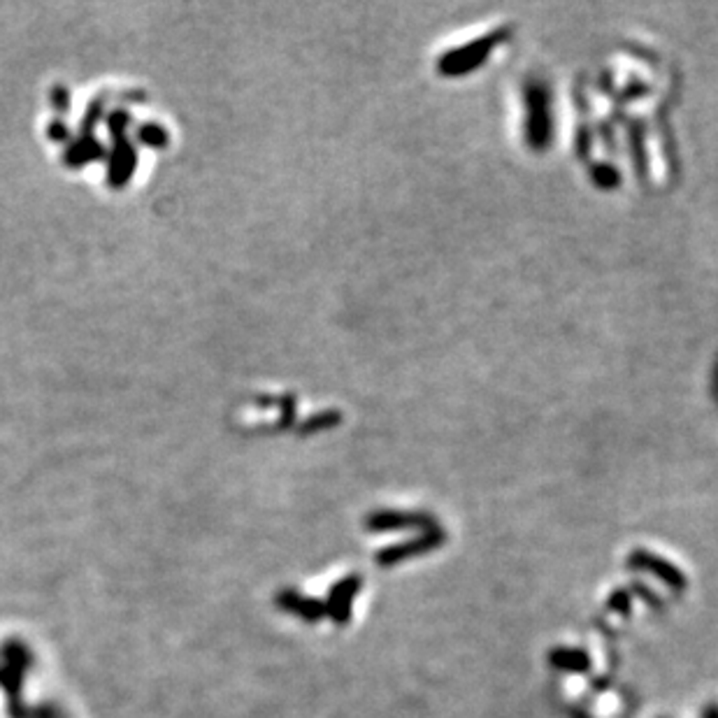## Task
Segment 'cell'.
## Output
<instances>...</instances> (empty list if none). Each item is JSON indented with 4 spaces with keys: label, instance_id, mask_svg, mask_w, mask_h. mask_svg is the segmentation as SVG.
Segmentation results:
<instances>
[{
    "label": "cell",
    "instance_id": "1",
    "mask_svg": "<svg viewBox=\"0 0 718 718\" xmlns=\"http://www.w3.org/2000/svg\"><path fill=\"white\" fill-rule=\"evenodd\" d=\"M507 36H509V31H507V28H502V31H493V33H488L486 37H479V40L470 42V45H466V47L451 49L449 54H445V58H439L437 70L439 73L449 75V77H454V75L470 73L472 67L481 66V63L486 61V54L491 52L497 42L505 40Z\"/></svg>",
    "mask_w": 718,
    "mask_h": 718
},
{
    "label": "cell",
    "instance_id": "2",
    "mask_svg": "<svg viewBox=\"0 0 718 718\" xmlns=\"http://www.w3.org/2000/svg\"><path fill=\"white\" fill-rule=\"evenodd\" d=\"M528 142L535 149H544L549 142V98L547 88L539 82L528 84Z\"/></svg>",
    "mask_w": 718,
    "mask_h": 718
},
{
    "label": "cell",
    "instance_id": "3",
    "mask_svg": "<svg viewBox=\"0 0 718 718\" xmlns=\"http://www.w3.org/2000/svg\"><path fill=\"white\" fill-rule=\"evenodd\" d=\"M631 565L632 568H640V569H649V572L658 574V579H662V581H667L670 586H677V589H682L683 586V577L679 574V569L674 568V565H670L667 560L658 559V556H653V553H644V551H637L635 556L631 559Z\"/></svg>",
    "mask_w": 718,
    "mask_h": 718
},
{
    "label": "cell",
    "instance_id": "4",
    "mask_svg": "<svg viewBox=\"0 0 718 718\" xmlns=\"http://www.w3.org/2000/svg\"><path fill=\"white\" fill-rule=\"evenodd\" d=\"M367 526L373 528V530H398V528L428 526V518L421 517V514H409V512H382V514H374Z\"/></svg>",
    "mask_w": 718,
    "mask_h": 718
},
{
    "label": "cell",
    "instance_id": "5",
    "mask_svg": "<svg viewBox=\"0 0 718 718\" xmlns=\"http://www.w3.org/2000/svg\"><path fill=\"white\" fill-rule=\"evenodd\" d=\"M437 542H439L437 532H430V535H424V538H419L416 542H412V544H400V547H391V549H386V551H382L379 553V563L391 565V563H395V560H403L405 556H409V553L428 551V549H433Z\"/></svg>",
    "mask_w": 718,
    "mask_h": 718
},
{
    "label": "cell",
    "instance_id": "6",
    "mask_svg": "<svg viewBox=\"0 0 718 718\" xmlns=\"http://www.w3.org/2000/svg\"><path fill=\"white\" fill-rule=\"evenodd\" d=\"M551 662H556L559 667H565L568 672H569V667H572V672H581L586 665H589V658L579 651L577 653L563 651V653H553Z\"/></svg>",
    "mask_w": 718,
    "mask_h": 718
},
{
    "label": "cell",
    "instance_id": "7",
    "mask_svg": "<svg viewBox=\"0 0 718 718\" xmlns=\"http://www.w3.org/2000/svg\"><path fill=\"white\" fill-rule=\"evenodd\" d=\"M593 180L602 189H614L619 184V172L611 166H607V163H600V166L593 168Z\"/></svg>",
    "mask_w": 718,
    "mask_h": 718
}]
</instances>
